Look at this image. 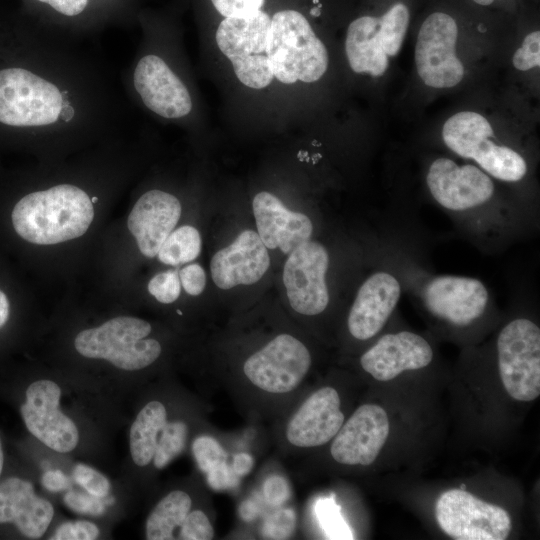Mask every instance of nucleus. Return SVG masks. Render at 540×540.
<instances>
[{
    "label": "nucleus",
    "instance_id": "nucleus-44",
    "mask_svg": "<svg viewBox=\"0 0 540 540\" xmlns=\"http://www.w3.org/2000/svg\"><path fill=\"white\" fill-rule=\"evenodd\" d=\"M323 510L325 513L322 514V517L325 519L324 524L326 528L329 529L332 534H336L335 527H339V521L334 514L328 513L325 505L323 506Z\"/></svg>",
    "mask_w": 540,
    "mask_h": 540
},
{
    "label": "nucleus",
    "instance_id": "nucleus-10",
    "mask_svg": "<svg viewBox=\"0 0 540 540\" xmlns=\"http://www.w3.org/2000/svg\"><path fill=\"white\" fill-rule=\"evenodd\" d=\"M46 33L80 41L111 24H125L122 0H27Z\"/></svg>",
    "mask_w": 540,
    "mask_h": 540
},
{
    "label": "nucleus",
    "instance_id": "nucleus-4",
    "mask_svg": "<svg viewBox=\"0 0 540 540\" xmlns=\"http://www.w3.org/2000/svg\"><path fill=\"white\" fill-rule=\"evenodd\" d=\"M150 332L147 321L120 316L81 331L74 345L84 357L105 359L122 370L136 371L151 365L161 354L160 343L146 339Z\"/></svg>",
    "mask_w": 540,
    "mask_h": 540
},
{
    "label": "nucleus",
    "instance_id": "nucleus-5",
    "mask_svg": "<svg viewBox=\"0 0 540 540\" xmlns=\"http://www.w3.org/2000/svg\"><path fill=\"white\" fill-rule=\"evenodd\" d=\"M442 137L450 150L463 158L473 159L496 179L516 182L527 172L526 161L519 153L490 140L492 127L476 112L464 111L451 116L443 126Z\"/></svg>",
    "mask_w": 540,
    "mask_h": 540
},
{
    "label": "nucleus",
    "instance_id": "nucleus-37",
    "mask_svg": "<svg viewBox=\"0 0 540 540\" xmlns=\"http://www.w3.org/2000/svg\"><path fill=\"white\" fill-rule=\"evenodd\" d=\"M64 503L70 510L80 514L98 516L105 510L101 498L73 490L64 496Z\"/></svg>",
    "mask_w": 540,
    "mask_h": 540
},
{
    "label": "nucleus",
    "instance_id": "nucleus-21",
    "mask_svg": "<svg viewBox=\"0 0 540 540\" xmlns=\"http://www.w3.org/2000/svg\"><path fill=\"white\" fill-rule=\"evenodd\" d=\"M336 389L322 387L312 393L294 413L286 427V438L296 447L310 448L324 445L334 438L344 414Z\"/></svg>",
    "mask_w": 540,
    "mask_h": 540
},
{
    "label": "nucleus",
    "instance_id": "nucleus-31",
    "mask_svg": "<svg viewBox=\"0 0 540 540\" xmlns=\"http://www.w3.org/2000/svg\"><path fill=\"white\" fill-rule=\"evenodd\" d=\"M73 480L92 496L106 498L110 492V482L102 473L86 464H76L72 472Z\"/></svg>",
    "mask_w": 540,
    "mask_h": 540
},
{
    "label": "nucleus",
    "instance_id": "nucleus-48",
    "mask_svg": "<svg viewBox=\"0 0 540 540\" xmlns=\"http://www.w3.org/2000/svg\"><path fill=\"white\" fill-rule=\"evenodd\" d=\"M91 201L93 204L96 203L98 201V197L96 195L92 196Z\"/></svg>",
    "mask_w": 540,
    "mask_h": 540
},
{
    "label": "nucleus",
    "instance_id": "nucleus-38",
    "mask_svg": "<svg viewBox=\"0 0 540 540\" xmlns=\"http://www.w3.org/2000/svg\"><path fill=\"white\" fill-rule=\"evenodd\" d=\"M225 18L247 17L261 10L264 0H211Z\"/></svg>",
    "mask_w": 540,
    "mask_h": 540
},
{
    "label": "nucleus",
    "instance_id": "nucleus-8",
    "mask_svg": "<svg viewBox=\"0 0 540 540\" xmlns=\"http://www.w3.org/2000/svg\"><path fill=\"white\" fill-rule=\"evenodd\" d=\"M501 382L508 395L529 402L540 395V329L527 318L506 324L497 338Z\"/></svg>",
    "mask_w": 540,
    "mask_h": 540
},
{
    "label": "nucleus",
    "instance_id": "nucleus-24",
    "mask_svg": "<svg viewBox=\"0 0 540 540\" xmlns=\"http://www.w3.org/2000/svg\"><path fill=\"white\" fill-rule=\"evenodd\" d=\"M253 214L257 234L269 249H280L289 254L310 240L313 225L310 218L288 209L275 195L263 191L253 198Z\"/></svg>",
    "mask_w": 540,
    "mask_h": 540
},
{
    "label": "nucleus",
    "instance_id": "nucleus-40",
    "mask_svg": "<svg viewBox=\"0 0 540 540\" xmlns=\"http://www.w3.org/2000/svg\"><path fill=\"white\" fill-rule=\"evenodd\" d=\"M266 501L275 506L288 500L290 489L287 481L280 476H272L266 480L263 488Z\"/></svg>",
    "mask_w": 540,
    "mask_h": 540
},
{
    "label": "nucleus",
    "instance_id": "nucleus-9",
    "mask_svg": "<svg viewBox=\"0 0 540 540\" xmlns=\"http://www.w3.org/2000/svg\"><path fill=\"white\" fill-rule=\"evenodd\" d=\"M441 530L456 540H504L512 529L509 513L464 489L442 493L435 505Z\"/></svg>",
    "mask_w": 540,
    "mask_h": 540
},
{
    "label": "nucleus",
    "instance_id": "nucleus-26",
    "mask_svg": "<svg viewBox=\"0 0 540 540\" xmlns=\"http://www.w3.org/2000/svg\"><path fill=\"white\" fill-rule=\"evenodd\" d=\"M167 423L165 406L157 400L148 402L130 428V454L138 466L148 465L154 456L158 435Z\"/></svg>",
    "mask_w": 540,
    "mask_h": 540
},
{
    "label": "nucleus",
    "instance_id": "nucleus-25",
    "mask_svg": "<svg viewBox=\"0 0 540 540\" xmlns=\"http://www.w3.org/2000/svg\"><path fill=\"white\" fill-rule=\"evenodd\" d=\"M54 516L52 504L34 492L31 482L10 477L0 483V524L12 523L29 539H39Z\"/></svg>",
    "mask_w": 540,
    "mask_h": 540
},
{
    "label": "nucleus",
    "instance_id": "nucleus-45",
    "mask_svg": "<svg viewBox=\"0 0 540 540\" xmlns=\"http://www.w3.org/2000/svg\"><path fill=\"white\" fill-rule=\"evenodd\" d=\"M3 464H4V454H3L2 443L0 440V476L2 474Z\"/></svg>",
    "mask_w": 540,
    "mask_h": 540
},
{
    "label": "nucleus",
    "instance_id": "nucleus-11",
    "mask_svg": "<svg viewBox=\"0 0 540 540\" xmlns=\"http://www.w3.org/2000/svg\"><path fill=\"white\" fill-rule=\"evenodd\" d=\"M129 84L142 105L155 115L169 120L190 114L193 102L186 84L168 62L157 53L147 52L135 59Z\"/></svg>",
    "mask_w": 540,
    "mask_h": 540
},
{
    "label": "nucleus",
    "instance_id": "nucleus-18",
    "mask_svg": "<svg viewBox=\"0 0 540 540\" xmlns=\"http://www.w3.org/2000/svg\"><path fill=\"white\" fill-rule=\"evenodd\" d=\"M426 182L435 201L456 212L478 207L494 193V184L485 172L470 164L459 166L444 157L432 162Z\"/></svg>",
    "mask_w": 540,
    "mask_h": 540
},
{
    "label": "nucleus",
    "instance_id": "nucleus-29",
    "mask_svg": "<svg viewBox=\"0 0 540 540\" xmlns=\"http://www.w3.org/2000/svg\"><path fill=\"white\" fill-rule=\"evenodd\" d=\"M188 434V427L182 421L166 423L157 441L153 456L154 466L157 469L166 467L184 449Z\"/></svg>",
    "mask_w": 540,
    "mask_h": 540
},
{
    "label": "nucleus",
    "instance_id": "nucleus-36",
    "mask_svg": "<svg viewBox=\"0 0 540 540\" xmlns=\"http://www.w3.org/2000/svg\"><path fill=\"white\" fill-rule=\"evenodd\" d=\"M99 536V528L92 522L78 520L65 522L55 531L53 540H94Z\"/></svg>",
    "mask_w": 540,
    "mask_h": 540
},
{
    "label": "nucleus",
    "instance_id": "nucleus-46",
    "mask_svg": "<svg viewBox=\"0 0 540 540\" xmlns=\"http://www.w3.org/2000/svg\"><path fill=\"white\" fill-rule=\"evenodd\" d=\"M320 7H321V4H319V6H317V7L312 8V9L310 10V14H311L312 16H315V17L319 16L320 13H321V12H320Z\"/></svg>",
    "mask_w": 540,
    "mask_h": 540
},
{
    "label": "nucleus",
    "instance_id": "nucleus-30",
    "mask_svg": "<svg viewBox=\"0 0 540 540\" xmlns=\"http://www.w3.org/2000/svg\"><path fill=\"white\" fill-rule=\"evenodd\" d=\"M192 452L202 472L208 474L227 464V454L217 440L200 436L192 444Z\"/></svg>",
    "mask_w": 540,
    "mask_h": 540
},
{
    "label": "nucleus",
    "instance_id": "nucleus-2",
    "mask_svg": "<svg viewBox=\"0 0 540 540\" xmlns=\"http://www.w3.org/2000/svg\"><path fill=\"white\" fill-rule=\"evenodd\" d=\"M93 217L91 197L72 183H59L25 195L11 215L18 235L39 245L58 244L82 236Z\"/></svg>",
    "mask_w": 540,
    "mask_h": 540
},
{
    "label": "nucleus",
    "instance_id": "nucleus-34",
    "mask_svg": "<svg viewBox=\"0 0 540 540\" xmlns=\"http://www.w3.org/2000/svg\"><path fill=\"white\" fill-rule=\"evenodd\" d=\"M513 65L520 71H527L540 65V32L528 34L522 46L512 58Z\"/></svg>",
    "mask_w": 540,
    "mask_h": 540
},
{
    "label": "nucleus",
    "instance_id": "nucleus-23",
    "mask_svg": "<svg viewBox=\"0 0 540 540\" xmlns=\"http://www.w3.org/2000/svg\"><path fill=\"white\" fill-rule=\"evenodd\" d=\"M180 215L179 200L168 192L152 189L140 196L128 216L127 225L145 257L157 255Z\"/></svg>",
    "mask_w": 540,
    "mask_h": 540
},
{
    "label": "nucleus",
    "instance_id": "nucleus-22",
    "mask_svg": "<svg viewBox=\"0 0 540 540\" xmlns=\"http://www.w3.org/2000/svg\"><path fill=\"white\" fill-rule=\"evenodd\" d=\"M270 266L267 247L252 230L243 231L227 247L211 258V276L221 289L251 285L259 281Z\"/></svg>",
    "mask_w": 540,
    "mask_h": 540
},
{
    "label": "nucleus",
    "instance_id": "nucleus-12",
    "mask_svg": "<svg viewBox=\"0 0 540 540\" xmlns=\"http://www.w3.org/2000/svg\"><path fill=\"white\" fill-rule=\"evenodd\" d=\"M310 366L307 347L290 334H280L246 359L243 372L260 390L282 394L296 389Z\"/></svg>",
    "mask_w": 540,
    "mask_h": 540
},
{
    "label": "nucleus",
    "instance_id": "nucleus-33",
    "mask_svg": "<svg viewBox=\"0 0 540 540\" xmlns=\"http://www.w3.org/2000/svg\"><path fill=\"white\" fill-rule=\"evenodd\" d=\"M180 539L210 540L214 537L213 526L202 510L190 511L180 526Z\"/></svg>",
    "mask_w": 540,
    "mask_h": 540
},
{
    "label": "nucleus",
    "instance_id": "nucleus-1",
    "mask_svg": "<svg viewBox=\"0 0 540 540\" xmlns=\"http://www.w3.org/2000/svg\"><path fill=\"white\" fill-rule=\"evenodd\" d=\"M0 124L43 139L126 126L122 83L78 41L39 30L30 64L0 69Z\"/></svg>",
    "mask_w": 540,
    "mask_h": 540
},
{
    "label": "nucleus",
    "instance_id": "nucleus-35",
    "mask_svg": "<svg viewBox=\"0 0 540 540\" xmlns=\"http://www.w3.org/2000/svg\"><path fill=\"white\" fill-rule=\"evenodd\" d=\"M295 514L290 509L279 510L265 521L262 533L265 538L285 539L293 532Z\"/></svg>",
    "mask_w": 540,
    "mask_h": 540
},
{
    "label": "nucleus",
    "instance_id": "nucleus-32",
    "mask_svg": "<svg viewBox=\"0 0 540 540\" xmlns=\"http://www.w3.org/2000/svg\"><path fill=\"white\" fill-rule=\"evenodd\" d=\"M148 291L161 303L169 304L174 302L181 291L178 272L169 270L155 275L148 283Z\"/></svg>",
    "mask_w": 540,
    "mask_h": 540
},
{
    "label": "nucleus",
    "instance_id": "nucleus-3",
    "mask_svg": "<svg viewBox=\"0 0 540 540\" xmlns=\"http://www.w3.org/2000/svg\"><path fill=\"white\" fill-rule=\"evenodd\" d=\"M267 54L275 78L284 84L319 80L328 67V53L307 19L283 10L271 18Z\"/></svg>",
    "mask_w": 540,
    "mask_h": 540
},
{
    "label": "nucleus",
    "instance_id": "nucleus-13",
    "mask_svg": "<svg viewBox=\"0 0 540 540\" xmlns=\"http://www.w3.org/2000/svg\"><path fill=\"white\" fill-rule=\"evenodd\" d=\"M457 36V24L446 13H432L423 22L415 47V63L426 85L449 88L462 80L464 67L455 53Z\"/></svg>",
    "mask_w": 540,
    "mask_h": 540
},
{
    "label": "nucleus",
    "instance_id": "nucleus-16",
    "mask_svg": "<svg viewBox=\"0 0 540 540\" xmlns=\"http://www.w3.org/2000/svg\"><path fill=\"white\" fill-rule=\"evenodd\" d=\"M422 300L434 317L455 326H467L485 312L489 292L477 278L439 275L425 284Z\"/></svg>",
    "mask_w": 540,
    "mask_h": 540
},
{
    "label": "nucleus",
    "instance_id": "nucleus-7",
    "mask_svg": "<svg viewBox=\"0 0 540 540\" xmlns=\"http://www.w3.org/2000/svg\"><path fill=\"white\" fill-rule=\"evenodd\" d=\"M270 24L269 15L259 10L247 17L225 18L216 31V43L237 78L253 89L268 86L274 78L267 54Z\"/></svg>",
    "mask_w": 540,
    "mask_h": 540
},
{
    "label": "nucleus",
    "instance_id": "nucleus-43",
    "mask_svg": "<svg viewBox=\"0 0 540 540\" xmlns=\"http://www.w3.org/2000/svg\"><path fill=\"white\" fill-rule=\"evenodd\" d=\"M9 317V302L6 295L0 291V327H2Z\"/></svg>",
    "mask_w": 540,
    "mask_h": 540
},
{
    "label": "nucleus",
    "instance_id": "nucleus-15",
    "mask_svg": "<svg viewBox=\"0 0 540 540\" xmlns=\"http://www.w3.org/2000/svg\"><path fill=\"white\" fill-rule=\"evenodd\" d=\"M61 389L53 381L31 383L20 413L28 431L47 447L59 453L76 448L79 432L76 424L59 409Z\"/></svg>",
    "mask_w": 540,
    "mask_h": 540
},
{
    "label": "nucleus",
    "instance_id": "nucleus-17",
    "mask_svg": "<svg viewBox=\"0 0 540 540\" xmlns=\"http://www.w3.org/2000/svg\"><path fill=\"white\" fill-rule=\"evenodd\" d=\"M389 431L390 422L385 409L377 404H363L334 436L331 456L340 464L368 466L376 460Z\"/></svg>",
    "mask_w": 540,
    "mask_h": 540
},
{
    "label": "nucleus",
    "instance_id": "nucleus-49",
    "mask_svg": "<svg viewBox=\"0 0 540 540\" xmlns=\"http://www.w3.org/2000/svg\"><path fill=\"white\" fill-rule=\"evenodd\" d=\"M313 2H314V3H317V2H318V0H313Z\"/></svg>",
    "mask_w": 540,
    "mask_h": 540
},
{
    "label": "nucleus",
    "instance_id": "nucleus-42",
    "mask_svg": "<svg viewBox=\"0 0 540 540\" xmlns=\"http://www.w3.org/2000/svg\"><path fill=\"white\" fill-rule=\"evenodd\" d=\"M254 459L248 453H238L234 456L232 462V470L237 476H245L252 470Z\"/></svg>",
    "mask_w": 540,
    "mask_h": 540
},
{
    "label": "nucleus",
    "instance_id": "nucleus-19",
    "mask_svg": "<svg viewBox=\"0 0 540 540\" xmlns=\"http://www.w3.org/2000/svg\"><path fill=\"white\" fill-rule=\"evenodd\" d=\"M433 359L429 342L421 335L400 331L383 335L360 357V365L374 379L386 382L404 371L428 366Z\"/></svg>",
    "mask_w": 540,
    "mask_h": 540
},
{
    "label": "nucleus",
    "instance_id": "nucleus-6",
    "mask_svg": "<svg viewBox=\"0 0 540 540\" xmlns=\"http://www.w3.org/2000/svg\"><path fill=\"white\" fill-rule=\"evenodd\" d=\"M409 24V10L403 3L394 4L383 16H363L350 23L345 50L351 69L356 73L381 76L388 67V56L400 51Z\"/></svg>",
    "mask_w": 540,
    "mask_h": 540
},
{
    "label": "nucleus",
    "instance_id": "nucleus-39",
    "mask_svg": "<svg viewBox=\"0 0 540 540\" xmlns=\"http://www.w3.org/2000/svg\"><path fill=\"white\" fill-rule=\"evenodd\" d=\"M179 278L182 287L192 296L200 295L206 286V275L204 269L196 263L189 264L179 271Z\"/></svg>",
    "mask_w": 540,
    "mask_h": 540
},
{
    "label": "nucleus",
    "instance_id": "nucleus-47",
    "mask_svg": "<svg viewBox=\"0 0 540 540\" xmlns=\"http://www.w3.org/2000/svg\"><path fill=\"white\" fill-rule=\"evenodd\" d=\"M480 5H490L494 0H473Z\"/></svg>",
    "mask_w": 540,
    "mask_h": 540
},
{
    "label": "nucleus",
    "instance_id": "nucleus-28",
    "mask_svg": "<svg viewBox=\"0 0 540 540\" xmlns=\"http://www.w3.org/2000/svg\"><path fill=\"white\" fill-rule=\"evenodd\" d=\"M199 231L190 225L173 230L161 245L157 256L167 265L178 266L195 260L201 251Z\"/></svg>",
    "mask_w": 540,
    "mask_h": 540
},
{
    "label": "nucleus",
    "instance_id": "nucleus-20",
    "mask_svg": "<svg viewBox=\"0 0 540 540\" xmlns=\"http://www.w3.org/2000/svg\"><path fill=\"white\" fill-rule=\"evenodd\" d=\"M401 297L398 279L386 271L371 274L360 286L350 308L347 325L358 340L376 336L384 327Z\"/></svg>",
    "mask_w": 540,
    "mask_h": 540
},
{
    "label": "nucleus",
    "instance_id": "nucleus-41",
    "mask_svg": "<svg viewBox=\"0 0 540 540\" xmlns=\"http://www.w3.org/2000/svg\"><path fill=\"white\" fill-rule=\"evenodd\" d=\"M42 485L50 492L67 490L71 486L69 478L60 470H50L42 475Z\"/></svg>",
    "mask_w": 540,
    "mask_h": 540
},
{
    "label": "nucleus",
    "instance_id": "nucleus-27",
    "mask_svg": "<svg viewBox=\"0 0 540 540\" xmlns=\"http://www.w3.org/2000/svg\"><path fill=\"white\" fill-rule=\"evenodd\" d=\"M192 500L182 490H174L164 496L149 514L145 534L149 540L174 539V530L180 528L191 510Z\"/></svg>",
    "mask_w": 540,
    "mask_h": 540
},
{
    "label": "nucleus",
    "instance_id": "nucleus-14",
    "mask_svg": "<svg viewBox=\"0 0 540 540\" xmlns=\"http://www.w3.org/2000/svg\"><path fill=\"white\" fill-rule=\"evenodd\" d=\"M328 266V251L317 241L308 240L288 254L283 283L293 310L313 316L326 309L329 303Z\"/></svg>",
    "mask_w": 540,
    "mask_h": 540
}]
</instances>
